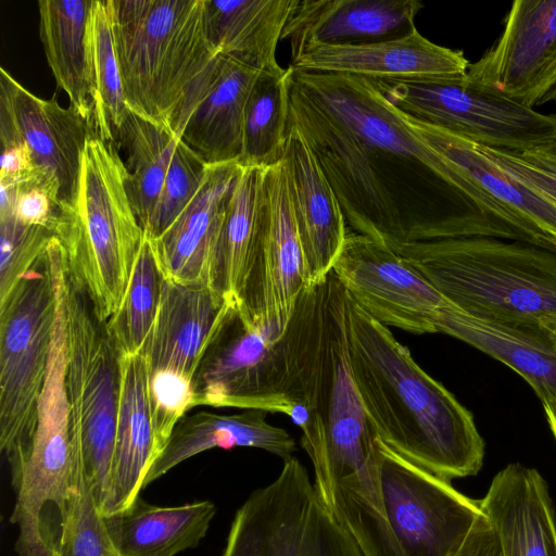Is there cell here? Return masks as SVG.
Listing matches in <instances>:
<instances>
[{"mask_svg": "<svg viewBox=\"0 0 556 556\" xmlns=\"http://www.w3.org/2000/svg\"><path fill=\"white\" fill-rule=\"evenodd\" d=\"M232 304L205 283L163 279L157 313L141 350L149 374L173 371L193 381L215 329Z\"/></svg>", "mask_w": 556, "mask_h": 556, "instance_id": "44dd1931", "label": "cell"}, {"mask_svg": "<svg viewBox=\"0 0 556 556\" xmlns=\"http://www.w3.org/2000/svg\"><path fill=\"white\" fill-rule=\"evenodd\" d=\"M543 328L549 333L556 345V320L543 324Z\"/></svg>", "mask_w": 556, "mask_h": 556, "instance_id": "7bdbcfd3", "label": "cell"}, {"mask_svg": "<svg viewBox=\"0 0 556 556\" xmlns=\"http://www.w3.org/2000/svg\"><path fill=\"white\" fill-rule=\"evenodd\" d=\"M300 0H205L207 37L222 55L257 71L276 70V49Z\"/></svg>", "mask_w": 556, "mask_h": 556, "instance_id": "83f0119b", "label": "cell"}, {"mask_svg": "<svg viewBox=\"0 0 556 556\" xmlns=\"http://www.w3.org/2000/svg\"><path fill=\"white\" fill-rule=\"evenodd\" d=\"M466 77L533 109L556 101V0H516L500 38Z\"/></svg>", "mask_w": 556, "mask_h": 556, "instance_id": "2e32d148", "label": "cell"}, {"mask_svg": "<svg viewBox=\"0 0 556 556\" xmlns=\"http://www.w3.org/2000/svg\"><path fill=\"white\" fill-rule=\"evenodd\" d=\"M222 556L364 555L324 505L305 467L291 457L237 509Z\"/></svg>", "mask_w": 556, "mask_h": 556, "instance_id": "30bf717a", "label": "cell"}, {"mask_svg": "<svg viewBox=\"0 0 556 556\" xmlns=\"http://www.w3.org/2000/svg\"><path fill=\"white\" fill-rule=\"evenodd\" d=\"M60 556H122L108 534L81 466L75 515Z\"/></svg>", "mask_w": 556, "mask_h": 556, "instance_id": "f35d334b", "label": "cell"}, {"mask_svg": "<svg viewBox=\"0 0 556 556\" xmlns=\"http://www.w3.org/2000/svg\"><path fill=\"white\" fill-rule=\"evenodd\" d=\"M288 125L315 156L346 227L389 248L468 237L526 242L462 188L375 79L288 66Z\"/></svg>", "mask_w": 556, "mask_h": 556, "instance_id": "6da1fadb", "label": "cell"}, {"mask_svg": "<svg viewBox=\"0 0 556 556\" xmlns=\"http://www.w3.org/2000/svg\"><path fill=\"white\" fill-rule=\"evenodd\" d=\"M194 406L282 413L296 405L287 327L254 325L232 304L193 377Z\"/></svg>", "mask_w": 556, "mask_h": 556, "instance_id": "8fae6325", "label": "cell"}, {"mask_svg": "<svg viewBox=\"0 0 556 556\" xmlns=\"http://www.w3.org/2000/svg\"><path fill=\"white\" fill-rule=\"evenodd\" d=\"M413 130L457 168L468 195L531 244L556 252V204L514 178L478 143L405 116Z\"/></svg>", "mask_w": 556, "mask_h": 556, "instance_id": "e0dca14e", "label": "cell"}, {"mask_svg": "<svg viewBox=\"0 0 556 556\" xmlns=\"http://www.w3.org/2000/svg\"><path fill=\"white\" fill-rule=\"evenodd\" d=\"M149 400L160 454L177 422L194 407L193 381L173 371L151 372Z\"/></svg>", "mask_w": 556, "mask_h": 556, "instance_id": "74e56055", "label": "cell"}, {"mask_svg": "<svg viewBox=\"0 0 556 556\" xmlns=\"http://www.w3.org/2000/svg\"><path fill=\"white\" fill-rule=\"evenodd\" d=\"M265 168L242 166L227 205L207 285L223 301L238 303L261 223Z\"/></svg>", "mask_w": 556, "mask_h": 556, "instance_id": "4dcf8cb0", "label": "cell"}, {"mask_svg": "<svg viewBox=\"0 0 556 556\" xmlns=\"http://www.w3.org/2000/svg\"><path fill=\"white\" fill-rule=\"evenodd\" d=\"M424 4L417 0H303L281 39L294 54L308 43L359 46L408 36Z\"/></svg>", "mask_w": 556, "mask_h": 556, "instance_id": "7402d4cb", "label": "cell"}, {"mask_svg": "<svg viewBox=\"0 0 556 556\" xmlns=\"http://www.w3.org/2000/svg\"><path fill=\"white\" fill-rule=\"evenodd\" d=\"M163 279L151 240L144 233L119 307L105 323L118 356L143 349L157 313Z\"/></svg>", "mask_w": 556, "mask_h": 556, "instance_id": "e575fe53", "label": "cell"}, {"mask_svg": "<svg viewBox=\"0 0 556 556\" xmlns=\"http://www.w3.org/2000/svg\"><path fill=\"white\" fill-rule=\"evenodd\" d=\"M289 194L309 286L324 280L348 236L338 199L300 131L287 124Z\"/></svg>", "mask_w": 556, "mask_h": 556, "instance_id": "ffe728a7", "label": "cell"}, {"mask_svg": "<svg viewBox=\"0 0 556 556\" xmlns=\"http://www.w3.org/2000/svg\"><path fill=\"white\" fill-rule=\"evenodd\" d=\"M346 301V291L331 270L303 291L287 325L296 405L304 404L311 415L301 444L327 508L329 481L357 478L380 465L379 438L363 408L350 366Z\"/></svg>", "mask_w": 556, "mask_h": 556, "instance_id": "3957f363", "label": "cell"}, {"mask_svg": "<svg viewBox=\"0 0 556 556\" xmlns=\"http://www.w3.org/2000/svg\"><path fill=\"white\" fill-rule=\"evenodd\" d=\"M479 505L497 531L504 556H556L554 506L534 468L507 465Z\"/></svg>", "mask_w": 556, "mask_h": 556, "instance_id": "cb8c5ba5", "label": "cell"}, {"mask_svg": "<svg viewBox=\"0 0 556 556\" xmlns=\"http://www.w3.org/2000/svg\"><path fill=\"white\" fill-rule=\"evenodd\" d=\"M463 313L502 324L556 320V252L523 241L468 237L391 248Z\"/></svg>", "mask_w": 556, "mask_h": 556, "instance_id": "5b68a950", "label": "cell"}, {"mask_svg": "<svg viewBox=\"0 0 556 556\" xmlns=\"http://www.w3.org/2000/svg\"><path fill=\"white\" fill-rule=\"evenodd\" d=\"M178 140L126 109L117 131V147L126 154L127 191L143 231L151 222Z\"/></svg>", "mask_w": 556, "mask_h": 556, "instance_id": "1f68e13d", "label": "cell"}, {"mask_svg": "<svg viewBox=\"0 0 556 556\" xmlns=\"http://www.w3.org/2000/svg\"><path fill=\"white\" fill-rule=\"evenodd\" d=\"M47 249L0 303V448L14 485L30 454L55 315Z\"/></svg>", "mask_w": 556, "mask_h": 556, "instance_id": "ba28073f", "label": "cell"}, {"mask_svg": "<svg viewBox=\"0 0 556 556\" xmlns=\"http://www.w3.org/2000/svg\"><path fill=\"white\" fill-rule=\"evenodd\" d=\"M266 417L267 412L258 409L231 415L203 410L182 417L150 467L143 489L184 460L214 447H255L290 459L295 451L293 438Z\"/></svg>", "mask_w": 556, "mask_h": 556, "instance_id": "484cf974", "label": "cell"}, {"mask_svg": "<svg viewBox=\"0 0 556 556\" xmlns=\"http://www.w3.org/2000/svg\"><path fill=\"white\" fill-rule=\"evenodd\" d=\"M346 339L353 379L378 438L442 478L476 475L484 441L471 413L349 295Z\"/></svg>", "mask_w": 556, "mask_h": 556, "instance_id": "7a4b0ae2", "label": "cell"}, {"mask_svg": "<svg viewBox=\"0 0 556 556\" xmlns=\"http://www.w3.org/2000/svg\"><path fill=\"white\" fill-rule=\"evenodd\" d=\"M127 108L179 136L223 56L205 26V0H109Z\"/></svg>", "mask_w": 556, "mask_h": 556, "instance_id": "277c9868", "label": "cell"}, {"mask_svg": "<svg viewBox=\"0 0 556 556\" xmlns=\"http://www.w3.org/2000/svg\"><path fill=\"white\" fill-rule=\"evenodd\" d=\"M479 147L514 178L556 204V162L551 148L511 152Z\"/></svg>", "mask_w": 556, "mask_h": 556, "instance_id": "ab89813d", "label": "cell"}, {"mask_svg": "<svg viewBox=\"0 0 556 556\" xmlns=\"http://www.w3.org/2000/svg\"><path fill=\"white\" fill-rule=\"evenodd\" d=\"M437 332L507 365L527 381L542 404L556 401V345L543 327L479 319L450 305L437 321Z\"/></svg>", "mask_w": 556, "mask_h": 556, "instance_id": "d4e9b609", "label": "cell"}, {"mask_svg": "<svg viewBox=\"0 0 556 556\" xmlns=\"http://www.w3.org/2000/svg\"><path fill=\"white\" fill-rule=\"evenodd\" d=\"M92 4L93 0L38 1L39 36L55 81L71 105L93 123L88 59Z\"/></svg>", "mask_w": 556, "mask_h": 556, "instance_id": "f546056e", "label": "cell"}, {"mask_svg": "<svg viewBox=\"0 0 556 556\" xmlns=\"http://www.w3.org/2000/svg\"><path fill=\"white\" fill-rule=\"evenodd\" d=\"M118 367L116 435L103 516L127 508L140 495L159 455L150 409L149 369L142 352L118 356Z\"/></svg>", "mask_w": 556, "mask_h": 556, "instance_id": "603a6c76", "label": "cell"}, {"mask_svg": "<svg viewBox=\"0 0 556 556\" xmlns=\"http://www.w3.org/2000/svg\"><path fill=\"white\" fill-rule=\"evenodd\" d=\"M72 443L100 513L110 491L119 397L118 355L85 288L71 275L63 281Z\"/></svg>", "mask_w": 556, "mask_h": 556, "instance_id": "52a82bcc", "label": "cell"}, {"mask_svg": "<svg viewBox=\"0 0 556 556\" xmlns=\"http://www.w3.org/2000/svg\"><path fill=\"white\" fill-rule=\"evenodd\" d=\"M448 556H504L497 531L484 513Z\"/></svg>", "mask_w": 556, "mask_h": 556, "instance_id": "60d3db41", "label": "cell"}, {"mask_svg": "<svg viewBox=\"0 0 556 556\" xmlns=\"http://www.w3.org/2000/svg\"><path fill=\"white\" fill-rule=\"evenodd\" d=\"M260 71L223 56L218 73L179 139L206 165L239 162L245 102Z\"/></svg>", "mask_w": 556, "mask_h": 556, "instance_id": "f1b7e54d", "label": "cell"}, {"mask_svg": "<svg viewBox=\"0 0 556 556\" xmlns=\"http://www.w3.org/2000/svg\"><path fill=\"white\" fill-rule=\"evenodd\" d=\"M545 416L551 428V431L556 439V401L543 403Z\"/></svg>", "mask_w": 556, "mask_h": 556, "instance_id": "b9f144b4", "label": "cell"}, {"mask_svg": "<svg viewBox=\"0 0 556 556\" xmlns=\"http://www.w3.org/2000/svg\"><path fill=\"white\" fill-rule=\"evenodd\" d=\"M376 81L403 115L481 146L526 152L556 144V114L526 108L466 75Z\"/></svg>", "mask_w": 556, "mask_h": 556, "instance_id": "9c48e42d", "label": "cell"}, {"mask_svg": "<svg viewBox=\"0 0 556 556\" xmlns=\"http://www.w3.org/2000/svg\"><path fill=\"white\" fill-rule=\"evenodd\" d=\"M331 270L350 299L387 327L435 333L452 305L407 258L366 236L348 232Z\"/></svg>", "mask_w": 556, "mask_h": 556, "instance_id": "5bb4252c", "label": "cell"}, {"mask_svg": "<svg viewBox=\"0 0 556 556\" xmlns=\"http://www.w3.org/2000/svg\"><path fill=\"white\" fill-rule=\"evenodd\" d=\"M55 235L41 226L27 225L9 212H0V303L45 253Z\"/></svg>", "mask_w": 556, "mask_h": 556, "instance_id": "8d00e7d4", "label": "cell"}, {"mask_svg": "<svg viewBox=\"0 0 556 556\" xmlns=\"http://www.w3.org/2000/svg\"><path fill=\"white\" fill-rule=\"evenodd\" d=\"M287 70L260 71L243 115L239 164L266 168L282 161L287 143Z\"/></svg>", "mask_w": 556, "mask_h": 556, "instance_id": "d6a6232c", "label": "cell"}, {"mask_svg": "<svg viewBox=\"0 0 556 556\" xmlns=\"http://www.w3.org/2000/svg\"><path fill=\"white\" fill-rule=\"evenodd\" d=\"M127 179L118 147L92 135L83 153L73 218L58 238L71 275L104 324L119 307L144 238Z\"/></svg>", "mask_w": 556, "mask_h": 556, "instance_id": "8992f818", "label": "cell"}, {"mask_svg": "<svg viewBox=\"0 0 556 556\" xmlns=\"http://www.w3.org/2000/svg\"><path fill=\"white\" fill-rule=\"evenodd\" d=\"M308 287L282 160L264 172L258 233L237 304L254 325L283 330Z\"/></svg>", "mask_w": 556, "mask_h": 556, "instance_id": "4fadbf2b", "label": "cell"}, {"mask_svg": "<svg viewBox=\"0 0 556 556\" xmlns=\"http://www.w3.org/2000/svg\"><path fill=\"white\" fill-rule=\"evenodd\" d=\"M554 148L556 149V144L554 146Z\"/></svg>", "mask_w": 556, "mask_h": 556, "instance_id": "ee69618b", "label": "cell"}, {"mask_svg": "<svg viewBox=\"0 0 556 556\" xmlns=\"http://www.w3.org/2000/svg\"><path fill=\"white\" fill-rule=\"evenodd\" d=\"M89 83L97 135L117 146L127 109L121 80L109 0H93L88 40Z\"/></svg>", "mask_w": 556, "mask_h": 556, "instance_id": "836d02e7", "label": "cell"}, {"mask_svg": "<svg viewBox=\"0 0 556 556\" xmlns=\"http://www.w3.org/2000/svg\"><path fill=\"white\" fill-rule=\"evenodd\" d=\"M386 514L405 556H448L482 510L448 479L406 459L379 439Z\"/></svg>", "mask_w": 556, "mask_h": 556, "instance_id": "7c38bea8", "label": "cell"}, {"mask_svg": "<svg viewBox=\"0 0 556 556\" xmlns=\"http://www.w3.org/2000/svg\"><path fill=\"white\" fill-rule=\"evenodd\" d=\"M469 64L463 51L433 43L416 29L399 39L368 45L308 43L292 54L289 66L375 80H409L463 77Z\"/></svg>", "mask_w": 556, "mask_h": 556, "instance_id": "ac0fdd59", "label": "cell"}, {"mask_svg": "<svg viewBox=\"0 0 556 556\" xmlns=\"http://www.w3.org/2000/svg\"><path fill=\"white\" fill-rule=\"evenodd\" d=\"M205 170L206 164L179 139L151 222L144 231L149 238L160 237L187 207L199 191Z\"/></svg>", "mask_w": 556, "mask_h": 556, "instance_id": "d590c367", "label": "cell"}, {"mask_svg": "<svg viewBox=\"0 0 556 556\" xmlns=\"http://www.w3.org/2000/svg\"><path fill=\"white\" fill-rule=\"evenodd\" d=\"M216 511L208 500L157 506L138 495L127 508L102 516L122 556H175L200 544Z\"/></svg>", "mask_w": 556, "mask_h": 556, "instance_id": "4316f807", "label": "cell"}, {"mask_svg": "<svg viewBox=\"0 0 556 556\" xmlns=\"http://www.w3.org/2000/svg\"><path fill=\"white\" fill-rule=\"evenodd\" d=\"M241 168L238 162L206 165L203 182L187 207L160 237H148L164 279L207 285L212 257Z\"/></svg>", "mask_w": 556, "mask_h": 556, "instance_id": "d6986e66", "label": "cell"}, {"mask_svg": "<svg viewBox=\"0 0 556 556\" xmlns=\"http://www.w3.org/2000/svg\"><path fill=\"white\" fill-rule=\"evenodd\" d=\"M94 134L93 123L74 106L35 96L0 68V139L28 148L37 172L56 189L66 211L74 212L83 153Z\"/></svg>", "mask_w": 556, "mask_h": 556, "instance_id": "9a60e30c", "label": "cell"}]
</instances>
